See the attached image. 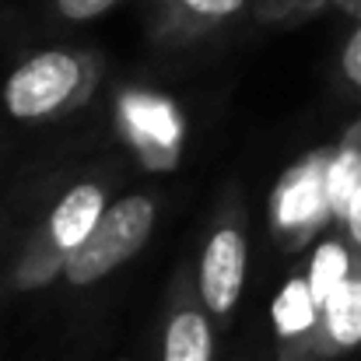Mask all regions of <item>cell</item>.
Returning a JSON list of instances; mask_svg holds the SVG:
<instances>
[{"mask_svg":"<svg viewBox=\"0 0 361 361\" xmlns=\"http://www.w3.org/2000/svg\"><path fill=\"white\" fill-rule=\"evenodd\" d=\"M361 190V120L344 133L341 147L330 151L326 161V197H330V214L341 221L351 197Z\"/></svg>","mask_w":361,"mask_h":361,"instance_id":"cell-10","label":"cell"},{"mask_svg":"<svg viewBox=\"0 0 361 361\" xmlns=\"http://www.w3.org/2000/svg\"><path fill=\"white\" fill-rule=\"evenodd\" d=\"M116 4H123V0H53V11L63 21L85 25V21H95V18L109 14Z\"/></svg>","mask_w":361,"mask_h":361,"instance_id":"cell-13","label":"cell"},{"mask_svg":"<svg viewBox=\"0 0 361 361\" xmlns=\"http://www.w3.org/2000/svg\"><path fill=\"white\" fill-rule=\"evenodd\" d=\"M123 120H126L130 133L144 147H161L165 154L176 151V144H179V116H176V109L169 102L151 99V95H126Z\"/></svg>","mask_w":361,"mask_h":361,"instance_id":"cell-9","label":"cell"},{"mask_svg":"<svg viewBox=\"0 0 361 361\" xmlns=\"http://www.w3.org/2000/svg\"><path fill=\"white\" fill-rule=\"evenodd\" d=\"M249 0H158L154 28L161 39H197L232 18H239Z\"/></svg>","mask_w":361,"mask_h":361,"instance_id":"cell-6","label":"cell"},{"mask_svg":"<svg viewBox=\"0 0 361 361\" xmlns=\"http://www.w3.org/2000/svg\"><path fill=\"white\" fill-rule=\"evenodd\" d=\"M341 225H344V232H348V242H351L355 256L361 259V190L351 197V204H348V211H344Z\"/></svg>","mask_w":361,"mask_h":361,"instance_id":"cell-16","label":"cell"},{"mask_svg":"<svg viewBox=\"0 0 361 361\" xmlns=\"http://www.w3.org/2000/svg\"><path fill=\"white\" fill-rule=\"evenodd\" d=\"M259 21H295L305 18V0H252Z\"/></svg>","mask_w":361,"mask_h":361,"instance_id":"cell-14","label":"cell"},{"mask_svg":"<svg viewBox=\"0 0 361 361\" xmlns=\"http://www.w3.org/2000/svg\"><path fill=\"white\" fill-rule=\"evenodd\" d=\"M270 316H274V330H277V337L284 344H298L302 341V348H305L316 337L319 319H323V309H319V302H316V295L309 288V277H291L277 291Z\"/></svg>","mask_w":361,"mask_h":361,"instance_id":"cell-8","label":"cell"},{"mask_svg":"<svg viewBox=\"0 0 361 361\" xmlns=\"http://www.w3.org/2000/svg\"><path fill=\"white\" fill-rule=\"evenodd\" d=\"M355 263H358V256H355L351 242L344 245L341 239L323 242V245L312 252V259H309V274H305V277H309V288H312L319 309H323V305L337 295V288L351 277Z\"/></svg>","mask_w":361,"mask_h":361,"instance_id":"cell-12","label":"cell"},{"mask_svg":"<svg viewBox=\"0 0 361 361\" xmlns=\"http://www.w3.org/2000/svg\"><path fill=\"white\" fill-rule=\"evenodd\" d=\"M151 228H154V200L151 197L130 193V197L116 200L113 207H106L99 228L88 235V242L67 256V263H63L67 281L95 284V281L109 277L120 263H126L133 252H140Z\"/></svg>","mask_w":361,"mask_h":361,"instance_id":"cell-1","label":"cell"},{"mask_svg":"<svg viewBox=\"0 0 361 361\" xmlns=\"http://www.w3.org/2000/svg\"><path fill=\"white\" fill-rule=\"evenodd\" d=\"M106 214V193L95 183H81L74 186L49 214V239L56 242L60 252H74L78 245H85L88 235L99 228Z\"/></svg>","mask_w":361,"mask_h":361,"instance_id":"cell-7","label":"cell"},{"mask_svg":"<svg viewBox=\"0 0 361 361\" xmlns=\"http://www.w3.org/2000/svg\"><path fill=\"white\" fill-rule=\"evenodd\" d=\"M326 161H330V151H316L281 176L277 193H274V225L281 235L305 239L326 218H334L330 197H326Z\"/></svg>","mask_w":361,"mask_h":361,"instance_id":"cell-3","label":"cell"},{"mask_svg":"<svg viewBox=\"0 0 361 361\" xmlns=\"http://www.w3.org/2000/svg\"><path fill=\"white\" fill-rule=\"evenodd\" d=\"M361 344V259L355 263L351 277L337 288V295L323 305V319L316 337L302 348L309 355H316V361L330 358L337 351H351Z\"/></svg>","mask_w":361,"mask_h":361,"instance_id":"cell-5","label":"cell"},{"mask_svg":"<svg viewBox=\"0 0 361 361\" xmlns=\"http://www.w3.org/2000/svg\"><path fill=\"white\" fill-rule=\"evenodd\" d=\"M214 358V337L211 323L197 309L172 312L165 326V355L161 361H211Z\"/></svg>","mask_w":361,"mask_h":361,"instance_id":"cell-11","label":"cell"},{"mask_svg":"<svg viewBox=\"0 0 361 361\" xmlns=\"http://www.w3.org/2000/svg\"><path fill=\"white\" fill-rule=\"evenodd\" d=\"M326 4H334V0H305V18H309V14H316V11H323Z\"/></svg>","mask_w":361,"mask_h":361,"instance_id":"cell-18","label":"cell"},{"mask_svg":"<svg viewBox=\"0 0 361 361\" xmlns=\"http://www.w3.org/2000/svg\"><path fill=\"white\" fill-rule=\"evenodd\" d=\"M341 11H348V14H355V18H361V0H334Z\"/></svg>","mask_w":361,"mask_h":361,"instance_id":"cell-17","label":"cell"},{"mask_svg":"<svg viewBox=\"0 0 361 361\" xmlns=\"http://www.w3.org/2000/svg\"><path fill=\"white\" fill-rule=\"evenodd\" d=\"M85 63L67 49H46L28 56L4 85V106L18 120H39L67 106V99L81 88Z\"/></svg>","mask_w":361,"mask_h":361,"instance_id":"cell-2","label":"cell"},{"mask_svg":"<svg viewBox=\"0 0 361 361\" xmlns=\"http://www.w3.org/2000/svg\"><path fill=\"white\" fill-rule=\"evenodd\" d=\"M245 284V235L235 225L218 228L200 256V298L214 316H228L239 305Z\"/></svg>","mask_w":361,"mask_h":361,"instance_id":"cell-4","label":"cell"},{"mask_svg":"<svg viewBox=\"0 0 361 361\" xmlns=\"http://www.w3.org/2000/svg\"><path fill=\"white\" fill-rule=\"evenodd\" d=\"M341 74H344V81H348L351 88H358L361 92V18H358V25H355V32L348 35V42H344V53H341Z\"/></svg>","mask_w":361,"mask_h":361,"instance_id":"cell-15","label":"cell"}]
</instances>
